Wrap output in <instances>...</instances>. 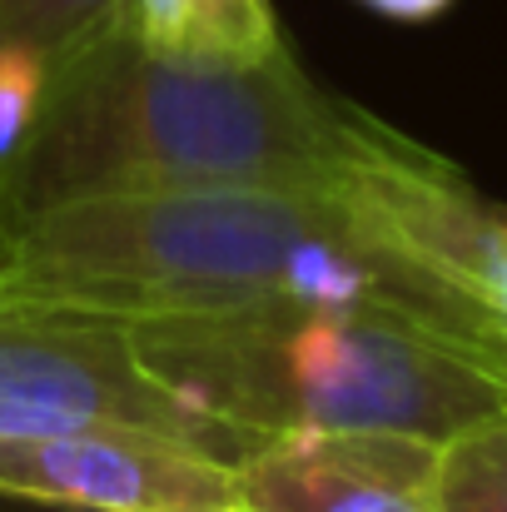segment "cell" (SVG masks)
<instances>
[{
  "label": "cell",
  "instance_id": "1",
  "mask_svg": "<svg viewBox=\"0 0 507 512\" xmlns=\"http://www.w3.org/2000/svg\"><path fill=\"white\" fill-rule=\"evenodd\" d=\"M0 294L105 324L269 304L393 309L507 353V334L423 274L343 194L160 189L90 194L0 229Z\"/></svg>",
  "mask_w": 507,
  "mask_h": 512
},
{
  "label": "cell",
  "instance_id": "2",
  "mask_svg": "<svg viewBox=\"0 0 507 512\" xmlns=\"http://www.w3.org/2000/svg\"><path fill=\"white\" fill-rule=\"evenodd\" d=\"M393 135L368 110L324 95L289 50L264 65L174 60L105 15L50 55L40 115L0 160V229L90 194H338Z\"/></svg>",
  "mask_w": 507,
  "mask_h": 512
},
{
  "label": "cell",
  "instance_id": "3",
  "mask_svg": "<svg viewBox=\"0 0 507 512\" xmlns=\"http://www.w3.org/2000/svg\"><path fill=\"white\" fill-rule=\"evenodd\" d=\"M145 368L189 408L249 433L383 428L448 443L507 408V353L363 304H269L130 324Z\"/></svg>",
  "mask_w": 507,
  "mask_h": 512
},
{
  "label": "cell",
  "instance_id": "4",
  "mask_svg": "<svg viewBox=\"0 0 507 512\" xmlns=\"http://www.w3.org/2000/svg\"><path fill=\"white\" fill-rule=\"evenodd\" d=\"M50 428H135L229 463L264 443L174 398L125 324L50 314L0 294V438Z\"/></svg>",
  "mask_w": 507,
  "mask_h": 512
},
{
  "label": "cell",
  "instance_id": "5",
  "mask_svg": "<svg viewBox=\"0 0 507 512\" xmlns=\"http://www.w3.org/2000/svg\"><path fill=\"white\" fill-rule=\"evenodd\" d=\"M383 239H393L453 299L507 334V204L428 145L393 135L338 189Z\"/></svg>",
  "mask_w": 507,
  "mask_h": 512
},
{
  "label": "cell",
  "instance_id": "6",
  "mask_svg": "<svg viewBox=\"0 0 507 512\" xmlns=\"http://www.w3.org/2000/svg\"><path fill=\"white\" fill-rule=\"evenodd\" d=\"M0 498L70 512H219L234 463L135 428H50L0 438Z\"/></svg>",
  "mask_w": 507,
  "mask_h": 512
},
{
  "label": "cell",
  "instance_id": "7",
  "mask_svg": "<svg viewBox=\"0 0 507 512\" xmlns=\"http://www.w3.org/2000/svg\"><path fill=\"white\" fill-rule=\"evenodd\" d=\"M443 443L383 428H314L264 438L234 463L239 503L254 512H443Z\"/></svg>",
  "mask_w": 507,
  "mask_h": 512
},
{
  "label": "cell",
  "instance_id": "8",
  "mask_svg": "<svg viewBox=\"0 0 507 512\" xmlns=\"http://www.w3.org/2000/svg\"><path fill=\"white\" fill-rule=\"evenodd\" d=\"M110 20L174 60L264 65L289 50L269 0H115Z\"/></svg>",
  "mask_w": 507,
  "mask_h": 512
},
{
  "label": "cell",
  "instance_id": "9",
  "mask_svg": "<svg viewBox=\"0 0 507 512\" xmlns=\"http://www.w3.org/2000/svg\"><path fill=\"white\" fill-rule=\"evenodd\" d=\"M438 508L507 512V408L443 443V453H438Z\"/></svg>",
  "mask_w": 507,
  "mask_h": 512
},
{
  "label": "cell",
  "instance_id": "10",
  "mask_svg": "<svg viewBox=\"0 0 507 512\" xmlns=\"http://www.w3.org/2000/svg\"><path fill=\"white\" fill-rule=\"evenodd\" d=\"M45 85H50V55L25 40H0V160H10L30 135Z\"/></svg>",
  "mask_w": 507,
  "mask_h": 512
},
{
  "label": "cell",
  "instance_id": "11",
  "mask_svg": "<svg viewBox=\"0 0 507 512\" xmlns=\"http://www.w3.org/2000/svg\"><path fill=\"white\" fill-rule=\"evenodd\" d=\"M110 10L115 0H0V40H25L55 55L95 30Z\"/></svg>",
  "mask_w": 507,
  "mask_h": 512
},
{
  "label": "cell",
  "instance_id": "12",
  "mask_svg": "<svg viewBox=\"0 0 507 512\" xmlns=\"http://www.w3.org/2000/svg\"><path fill=\"white\" fill-rule=\"evenodd\" d=\"M358 5H368L373 15L398 20V25H428V20H438L453 0H358Z\"/></svg>",
  "mask_w": 507,
  "mask_h": 512
},
{
  "label": "cell",
  "instance_id": "13",
  "mask_svg": "<svg viewBox=\"0 0 507 512\" xmlns=\"http://www.w3.org/2000/svg\"><path fill=\"white\" fill-rule=\"evenodd\" d=\"M219 512H254V508H244V503H234V508H219Z\"/></svg>",
  "mask_w": 507,
  "mask_h": 512
}]
</instances>
